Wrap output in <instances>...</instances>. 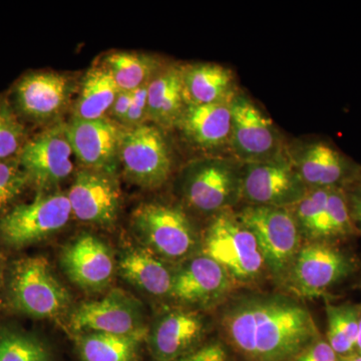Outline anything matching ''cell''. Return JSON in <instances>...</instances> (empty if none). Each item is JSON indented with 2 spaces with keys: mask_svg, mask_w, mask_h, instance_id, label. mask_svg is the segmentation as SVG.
I'll return each instance as SVG.
<instances>
[{
  "mask_svg": "<svg viewBox=\"0 0 361 361\" xmlns=\"http://www.w3.org/2000/svg\"><path fill=\"white\" fill-rule=\"evenodd\" d=\"M221 325L230 343L251 361L294 360L319 338L310 310L280 294L235 299L223 312Z\"/></svg>",
  "mask_w": 361,
  "mask_h": 361,
  "instance_id": "6da1fadb",
  "label": "cell"
},
{
  "mask_svg": "<svg viewBox=\"0 0 361 361\" xmlns=\"http://www.w3.org/2000/svg\"><path fill=\"white\" fill-rule=\"evenodd\" d=\"M200 248L224 268L234 284L255 283L267 271L257 240L232 209L213 216L202 235Z\"/></svg>",
  "mask_w": 361,
  "mask_h": 361,
  "instance_id": "7a4b0ae2",
  "label": "cell"
},
{
  "mask_svg": "<svg viewBox=\"0 0 361 361\" xmlns=\"http://www.w3.org/2000/svg\"><path fill=\"white\" fill-rule=\"evenodd\" d=\"M6 278L8 302L21 314L49 319L59 317L70 307V293L44 257L14 261Z\"/></svg>",
  "mask_w": 361,
  "mask_h": 361,
  "instance_id": "3957f363",
  "label": "cell"
},
{
  "mask_svg": "<svg viewBox=\"0 0 361 361\" xmlns=\"http://www.w3.org/2000/svg\"><path fill=\"white\" fill-rule=\"evenodd\" d=\"M242 163L231 159H199L190 161L179 178L183 200L196 212L216 215L241 200Z\"/></svg>",
  "mask_w": 361,
  "mask_h": 361,
  "instance_id": "277c9868",
  "label": "cell"
},
{
  "mask_svg": "<svg viewBox=\"0 0 361 361\" xmlns=\"http://www.w3.org/2000/svg\"><path fill=\"white\" fill-rule=\"evenodd\" d=\"M132 229L140 244L168 263L192 257L200 239L187 214L168 204L144 203L132 216Z\"/></svg>",
  "mask_w": 361,
  "mask_h": 361,
  "instance_id": "5b68a950",
  "label": "cell"
},
{
  "mask_svg": "<svg viewBox=\"0 0 361 361\" xmlns=\"http://www.w3.org/2000/svg\"><path fill=\"white\" fill-rule=\"evenodd\" d=\"M236 214L257 240L268 272L283 283L303 239L289 209L249 205Z\"/></svg>",
  "mask_w": 361,
  "mask_h": 361,
  "instance_id": "8992f818",
  "label": "cell"
},
{
  "mask_svg": "<svg viewBox=\"0 0 361 361\" xmlns=\"http://www.w3.org/2000/svg\"><path fill=\"white\" fill-rule=\"evenodd\" d=\"M71 216L68 194L39 191L35 200L0 218V241L11 248H25L61 231Z\"/></svg>",
  "mask_w": 361,
  "mask_h": 361,
  "instance_id": "52a82bcc",
  "label": "cell"
},
{
  "mask_svg": "<svg viewBox=\"0 0 361 361\" xmlns=\"http://www.w3.org/2000/svg\"><path fill=\"white\" fill-rule=\"evenodd\" d=\"M126 177L144 189L163 186L172 173L173 161L167 140L160 128L144 125L123 128L118 164Z\"/></svg>",
  "mask_w": 361,
  "mask_h": 361,
  "instance_id": "ba28073f",
  "label": "cell"
},
{
  "mask_svg": "<svg viewBox=\"0 0 361 361\" xmlns=\"http://www.w3.org/2000/svg\"><path fill=\"white\" fill-rule=\"evenodd\" d=\"M355 271V261L330 242L301 246L283 284L301 298H316Z\"/></svg>",
  "mask_w": 361,
  "mask_h": 361,
  "instance_id": "9c48e42d",
  "label": "cell"
},
{
  "mask_svg": "<svg viewBox=\"0 0 361 361\" xmlns=\"http://www.w3.org/2000/svg\"><path fill=\"white\" fill-rule=\"evenodd\" d=\"M307 190L287 153L270 160L242 164L241 199L252 206L289 208Z\"/></svg>",
  "mask_w": 361,
  "mask_h": 361,
  "instance_id": "30bf717a",
  "label": "cell"
},
{
  "mask_svg": "<svg viewBox=\"0 0 361 361\" xmlns=\"http://www.w3.org/2000/svg\"><path fill=\"white\" fill-rule=\"evenodd\" d=\"M287 156L308 189H345L361 176V166L329 140L312 139L294 145Z\"/></svg>",
  "mask_w": 361,
  "mask_h": 361,
  "instance_id": "8fae6325",
  "label": "cell"
},
{
  "mask_svg": "<svg viewBox=\"0 0 361 361\" xmlns=\"http://www.w3.org/2000/svg\"><path fill=\"white\" fill-rule=\"evenodd\" d=\"M229 148L240 163L270 160L283 155L281 137L274 123L244 94H237L231 104Z\"/></svg>",
  "mask_w": 361,
  "mask_h": 361,
  "instance_id": "7c38bea8",
  "label": "cell"
},
{
  "mask_svg": "<svg viewBox=\"0 0 361 361\" xmlns=\"http://www.w3.org/2000/svg\"><path fill=\"white\" fill-rule=\"evenodd\" d=\"M70 327L75 334L101 332L130 336L148 331L144 305L123 289H113L103 298L78 306L71 313Z\"/></svg>",
  "mask_w": 361,
  "mask_h": 361,
  "instance_id": "4fadbf2b",
  "label": "cell"
},
{
  "mask_svg": "<svg viewBox=\"0 0 361 361\" xmlns=\"http://www.w3.org/2000/svg\"><path fill=\"white\" fill-rule=\"evenodd\" d=\"M73 156L66 123H56L25 142L18 158L30 183L51 191L73 174Z\"/></svg>",
  "mask_w": 361,
  "mask_h": 361,
  "instance_id": "5bb4252c",
  "label": "cell"
},
{
  "mask_svg": "<svg viewBox=\"0 0 361 361\" xmlns=\"http://www.w3.org/2000/svg\"><path fill=\"white\" fill-rule=\"evenodd\" d=\"M73 216L85 224L110 228L120 213V186L116 175L82 168L68 193Z\"/></svg>",
  "mask_w": 361,
  "mask_h": 361,
  "instance_id": "9a60e30c",
  "label": "cell"
},
{
  "mask_svg": "<svg viewBox=\"0 0 361 361\" xmlns=\"http://www.w3.org/2000/svg\"><path fill=\"white\" fill-rule=\"evenodd\" d=\"M63 272L73 284L90 292L104 290L113 281L116 259L110 246L92 233H82L61 254Z\"/></svg>",
  "mask_w": 361,
  "mask_h": 361,
  "instance_id": "2e32d148",
  "label": "cell"
},
{
  "mask_svg": "<svg viewBox=\"0 0 361 361\" xmlns=\"http://www.w3.org/2000/svg\"><path fill=\"white\" fill-rule=\"evenodd\" d=\"M233 285L222 266L200 253L175 270L170 296L185 305L210 307L225 299Z\"/></svg>",
  "mask_w": 361,
  "mask_h": 361,
  "instance_id": "e0dca14e",
  "label": "cell"
},
{
  "mask_svg": "<svg viewBox=\"0 0 361 361\" xmlns=\"http://www.w3.org/2000/svg\"><path fill=\"white\" fill-rule=\"evenodd\" d=\"M66 126L73 155L85 169L116 175L123 127L106 118H71Z\"/></svg>",
  "mask_w": 361,
  "mask_h": 361,
  "instance_id": "ac0fdd59",
  "label": "cell"
},
{
  "mask_svg": "<svg viewBox=\"0 0 361 361\" xmlns=\"http://www.w3.org/2000/svg\"><path fill=\"white\" fill-rule=\"evenodd\" d=\"M206 323L197 311L171 310L161 313L148 327L146 342L156 361H174L198 349Z\"/></svg>",
  "mask_w": 361,
  "mask_h": 361,
  "instance_id": "d6986e66",
  "label": "cell"
},
{
  "mask_svg": "<svg viewBox=\"0 0 361 361\" xmlns=\"http://www.w3.org/2000/svg\"><path fill=\"white\" fill-rule=\"evenodd\" d=\"M75 82L54 71L30 73L18 80L14 97L18 110L35 122L56 120L70 104Z\"/></svg>",
  "mask_w": 361,
  "mask_h": 361,
  "instance_id": "ffe728a7",
  "label": "cell"
},
{
  "mask_svg": "<svg viewBox=\"0 0 361 361\" xmlns=\"http://www.w3.org/2000/svg\"><path fill=\"white\" fill-rule=\"evenodd\" d=\"M231 102L186 104L176 127L192 146L201 149L229 147L231 137Z\"/></svg>",
  "mask_w": 361,
  "mask_h": 361,
  "instance_id": "44dd1931",
  "label": "cell"
},
{
  "mask_svg": "<svg viewBox=\"0 0 361 361\" xmlns=\"http://www.w3.org/2000/svg\"><path fill=\"white\" fill-rule=\"evenodd\" d=\"M116 270L125 281L148 295L170 296L175 270L141 244L123 247L116 259Z\"/></svg>",
  "mask_w": 361,
  "mask_h": 361,
  "instance_id": "7402d4cb",
  "label": "cell"
},
{
  "mask_svg": "<svg viewBox=\"0 0 361 361\" xmlns=\"http://www.w3.org/2000/svg\"><path fill=\"white\" fill-rule=\"evenodd\" d=\"M182 77L186 104L229 103L238 94L233 71L218 63L183 66Z\"/></svg>",
  "mask_w": 361,
  "mask_h": 361,
  "instance_id": "603a6c76",
  "label": "cell"
},
{
  "mask_svg": "<svg viewBox=\"0 0 361 361\" xmlns=\"http://www.w3.org/2000/svg\"><path fill=\"white\" fill-rule=\"evenodd\" d=\"M185 106L182 66H164L148 85V120L160 129H171Z\"/></svg>",
  "mask_w": 361,
  "mask_h": 361,
  "instance_id": "cb8c5ba5",
  "label": "cell"
},
{
  "mask_svg": "<svg viewBox=\"0 0 361 361\" xmlns=\"http://www.w3.org/2000/svg\"><path fill=\"white\" fill-rule=\"evenodd\" d=\"M148 331L130 336L85 332L75 337V344L84 361H137Z\"/></svg>",
  "mask_w": 361,
  "mask_h": 361,
  "instance_id": "d4e9b609",
  "label": "cell"
},
{
  "mask_svg": "<svg viewBox=\"0 0 361 361\" xmlns=\"http://www.w3.org/2000/svg\"><path fill=\"white\" fill-rule=\"evenodd\" d=\"M118 92V87L104 66L90 68L80 84L73 118L90 121L106 118Z\"/></svg>",
  "mask_w": 361,
  "mask_h": 361,
  "instance_id": "484cf974",
  "label": "cell"
},
{
  "mask_svg": "<svg viewBox=\"0 0 361 361\" xmlns=\"http://www.w3.org/2000/svg\"><path fill=\"white\" fill-rule=\"evenodd\" d=\"M104 68L111 73L118 90L134 92L149 84L165 66L158 56L141 52L116 51L106 56Z\"/></svg>",
  "mask_w": 361,
  "mask_h": 361,
  "instance_id": "4316f807",
  "label": "cell"
},
{
  "mask_svg": "<svg viewBox=\"0 0 361 361\" xmlns=\"http://www.w3.org/2000/svg\"><path fill=\"white\" fill-rule=\"evenodd\" d=\"M360 233L349 210L345 191L341 188L329 190L326 207L307 242H330Z\"/></svg>",
  "mask_w": 361,
  "mask_h": 361,
  "instance_id": "83f0119b",
  "label": "cell"
},
{
  "mask_svg": "<svg viewBox=\"0 0 361 361\" xmlns=\"http://www.w3.org/2000/svg\"><path fill=\"white\" fill-rule=\"evenodd\" d=\"M327 342L337 355L345 356L356 348L361 307L351 304L327 303Z\"/></svg>",
  "mask_w": 361,
  "mask_h": 361,
  "instance_id": "f1b7e54d",
  "label": "cell"
},
{
  "mask_svg": "<svg viewBox=\"0 0 361 361\" xmlns=\"http://www.w3.org/2000/svg\"><path fill=\"white\" fill-rule=\"evenodd\" d=\"M0 361H54L40 337L16 327L0 329Z\"/></svg>",
  "mask_w": 361,
  "mask_h": 361,
  "instance_id": "f546056e",
  "label": "cell"
},
{
  "mask_svg": "<svg viewBox=\"0 0 361 361\" xmlns=\"http://www.w3.org/2000/svg\"><path fill=\"white\" fill-rule=\"evenodd\" d=\"M330 189H308L300 200L288 208L298 225L302 238L307 241L326 207Z\"/></svg>",
  "mask_w": 361,
  "mask_h": 361,
  "instance_id": "4dcf8cb0",
  "label": "cell"
},
{
  "mask_svg": "<svg viewBox=\"0 0 361 361\" xmlns=\"http://www.w3.org/2000/svg\"><path fill=\"white\" fill-rule=\"evenodd\" d=\"M25 128L9 104L0 101V161L20 154L25 142Z\"/></svg>",
  "mask_w": 361,
  "mask_h": 361,
  "instance_id": "1f68e13d",
  "label": "cell"
},
{
  "mask_svg": "<svg viewBox=\"0 0 361 361\" xmlns=\"http://www.w3.org/2000/svg\"><path fill=\"white\" fill-rule=\"evenodd\" d=\"M30 184L18 158L0 161V211L13 203Z\"/></svg>",
  "mask_w": 361,
  "mask_h": 361,
  "instance_id": "d6a6232c",
  "label": "cell"
},
{
  "mask_svg": "<svg viewBox=\"0 0 361 361\" xmlns=\"http://www.w3.org/2000/svg\"><path fill=\"white\" fill-rule=\"evenodd\" d=\"M148 85L133 92L129 113L123 125L126 129L139 127L148 120Z\"/></svg>",
  "mask_w": 361,
  "mask_h": 361,
  "instance_id": "836d02e7",
  "label": "cell"
},
{
  "mask_svg": "<svg viewBox=\"0 0 361 361\" xmlns=\"http://www.w3.org/2000/svg\"><path fill=\"white\" fill-rule=\"evenodd\" d=\"M294 361H339V358L329 342L319 337L303 349Z\"/></svg>",
  "mask_w": 361,
  "mask_h": 361,
  "instance_id": "e575fe53",
  "label": "cell"
},
{
  "mask_svg": "<svg viewBox=\"0 0 361 361\" xmlns=\"http://www.w3.org/2000/svg\"><path fill=\"white\" fill-rule=\"evenodd\" d=\"M227 353L219 343L207 344L184 357L174 361H226Z\"/></svg>",
  "mask_w": 361,
  "mask_h": 361,
  "instance_id": "d590c367",
  "label": "cell"
},
{
  "mask_svg": "<svg viewBox=\"0 0 361 361\" xmlns=\"http://www.w3.org/2000/svg\"><path fill=\"white\" fill-rule=\"evenodd\" d=\"M344 191L348 198L351 218L357 231L361 232V176L353 184L345 188Z\"/></svg>",
  "mask_w": 361,
  "mask_h": 361,
  "instance_id": "8d00e7d4",
  "label": "cell"
},
{
  "mask_svg": "<svg viewBox=\"0 0 361 361\" xmlns=\"http://www.w3.org/2000/svg\"><path fill=\"white\" fill-rule=\"evenodd\" d=\"M133 92H123L118 90L115 102L111 106L109 115L111 116V121L118 125H125L126 118L129 113L130 102H132Z\"/></svg>",
  "mask_w": 361,
  "mask_h": 361,
  "instance_id": "74e56055",
  "label": "cell"
},
{
  "mask_svg": "<svg viewBox=\"0 0 361 361\" xmlns=\"http://www.w3.org/2000/svg\"><path fill=\"white\" fill-rule=\"evenodd\" d=\"M6 286V265L2 256L0 255V303H1L2 289Z\"/></svg>",
  "mask_w": 361,
  "mask_h": 361,
  "instance_id": "f35d334b",
  "label": "cell"
},
{
  "mask_svg": "<svg viewBox=\"0 0 361 361\" xmlns=\"http://www.w3.org/2000/svg\"><path fill=\"white\" fill-rule=\"evenodd\" d=\"M339 361H361V355L357 353H351V355L341 356V358H339Z\"/></svg>",
  "mask_w": 361,
  "mask_h": 361,
  "instance_id": "ab89813d",
  "label": "cell"
},
{
  "mask_svg": "<svg viewBox=\"0 0 361 361\" xmlns=\"http://www.w3.org/2000/svg\"><path fill=\"white\" fill-rule=\"evenodd\" d=\"M356 349H357L358 353L361 355V315L360 319V324H358V334L357 341H356Z\"/></svg>",
  "mask_w": 361,
  "mask_h": 361,
  "instance_id": "60d3db41",
  "label": "cell"
}]
</instances>
